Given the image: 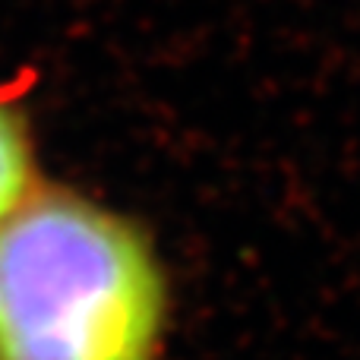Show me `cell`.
I'll list each match as a JSON object with an SVG mask.
<instances>
[{"instance_id":"1","label":"cell","mask_w":360,"mask_h":360,"mask_svg":"<svg viewBox=\"0 0 360 360\" xmlns=\"http://www.w3.org/2000/svg\"><path fill=\"white\" fill-rule=\"evenodd\" d=\"M171 288L149 234L70 190L0 221V360H162Z\"/></svg>"},{"instance_id":"2","label":"cell","mask_w":360,"mask_h":360,"mask_svg":"<svg viewBox=\"0 0 360 360\" xmlns=\"http://www.w3.org/2000/svg\"><path fill=\"white\" fill-rule=\"evenodd\" d=\"M35 162L19 117L0 101V221L35 193Z\"/></svg>"}]
</instances>
